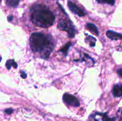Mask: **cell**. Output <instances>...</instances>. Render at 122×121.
<instances>
[{"mask_svg": "<svg viewBox=\"0 0 122 121\" xmlns=\"http://www.w3.org/2000/svg\"><path fill=\"white\" fill-rule=\"evenodd\" d=\"M30 45L32 51L39 52L43 58L48 59L54 47L51 36L42 33H34L30 37Z\"/></svg>", "mask_w": 122, "mask_h": 121, "instance_id": "6da1fadb", "label": "cell"}, {"mask_svg": "<svg viewBox=\"0 0 122 121\" xmlns=\"http://www.w3.org/2000/svg\"><path fill=\"white\" fill-rule=\"evenodd\" d=\"M31 21L38 26L47 28L53 24L55 15L45 6L35 5L32 8Z\"/></svg>", "mask_w": 122, "mask_h": 121, "instance_id": "7a4b0ae2", "label": "cell"}, {"mask_svg": "<svg viewBox=\"0 0 122 121\" xmlns=\"http://www.w3.org/2000/svg\"><path fill=\"white\" fill-rule=\"evenodd\" d=\"M57 27L58 29L67 32L69 37H73L76 33L73 24L69 20H60L58 21Z\"/></svg>", "mask_w": 122, "mask_h": 121, "instance_id": "3957f363", "label": "cell"}, {"mask_svg": "<svg viewBox=\"0 0 122 121\" xmlns=\"http://www.w3.org/2000/svg\"><path fill=\"white\" fill-rule=\"evenodd\" d=\"M63 99L64 103L72 106L78 107L80 106V102L79 100L75 96L69 94L68 93H64L63 96Z\"/></svg>", "mask_w": 122, "mask_h": 121, "instance_id": "277c9868", "label": "cell"}, {"mask_svg": "<svg viewBox=\"0 0 122 121\" xmlns=\"http://www.w3.org/2000/svg\"><path fill=\"white\" fill-rule=\"evenodd\" d=\"M67 5L70 10L71 11L72 13L76 14L80 17H83L85 15V13L83 11L82 9L81 8H79L75 3H73L71 1H68L67 2Z\"/></svg>", "mask_w": 122, "mask_h": 121, "instance_id": "5b68a950", "label": "cell"}, {"mask_svg": "<svg viewBox=\"0 0 122 121\" xmlns=\"http://www.w3.org/2000/svg\"><path fill=\"white\" fill-rule=\"evenodd\" d=\"M94 118L96 121H116L115 117H110L107 113H95Z\"/></svg>", "mask_w": 122, "mask_h": 121, "instance_id": "8992f818", "label": "cell"}, {"mask_svg": "<svg viewBox=\"0 0 122 121\" xmlns=\"http://www.w3.org/2000/svg\"><path fill=\"white\" fill-rule=\"evenodd\" d=\"M106 35L108 38L113 40H122V34L117 33L112 30H107L106 32Z\"/></svg>", "mask_w": 122, "mask_h": 121, "instance_id": "52a82bcc", "label": "cell"}, {"mask_svg": "<svg viewBox=\"0 0 122 121\" xmlns=\"http://www.w3.org/2000/svg\"><path fill=\"white\" fill-rule=\"evenodd\" d=\"M112 93L114 97H119L122 96V84H117L114 85Z\"/></svg>", "mask_w": 122, "mask_h": 121, "instance_id": "ba28073f", "label": "cell"}, {"mask_svg": "<svg viewBox=\"0 0 122 121\" xmlns=\"http://www.w3.org/2000/svg\"><path fill=\"white\" fill-rule=\"evenodd\" d=\"M86 28L88 30H89L91 32L92 34H95V35L98 36L99 34L98 30L97 27H96L95 25H94V24L92 23H88L86 25Z\"/></svg>", "mask_w": 122, "mask_h": 121, "instance_id": "9c48e42d", "label": "cell"}, {"mask_svg": "<svg viewBox=\"0 0 122 121\" xmlns=\"http://www.w3.org/2000/svg\"><path fill=\"white\" fill-rule=\"evenodd\" d=\"M20 0H7L6 4L11 7H17L20 2Z\"/></svg>", "mask_w": 122, "mask_h": 121, "instance_id": "30bf717a", "label": "cell"}, {"mask_svg": "<svg viewBox=\"0 0 122 121\" xmlns=\"http://www.w3.org/2000/svg\"><path fill=\"white\" fill-rule=\"evenodd\" d=\"M71 43L70 42L67 43L66 45H65V46H64L63 47H62L59 51L63 53V55H64V56H67V55L68 51H69V48H70V47L71 46Z\"/></svg>", "mask_w": 122, "mask_h": 121, "instance_id": "8fae6325", "label": "cell"}, {"mask_svg": "<svg viewBox=\"0 0 122 121\" xmlns=\"http://www.w3.org/2000/svg\"><path fill=\"white\" fill-rule=\"evenodd\" d=\"M6 67L8 70H10L11 66H13L15 68H17V63L14 61V60L12 59V60H7V62H6Z\"/></svg>", "mask_w": 122, "mask_h": 121, "instance_id": "7c38bea8", "label": "cell"}, {"mask_svg": "<svg viewBox=\"0 0 122 121\" xmlns=\"http://www.w3.org/2000/svg\"><path fill=\"white\" fill-rule=\"evenodd\" d=\"M86 41L89 42V46L91 47H94L95 45V42H96V39L94 37L89 36L86 39Z\"/></svg>", "mask_w": 122, "mask_h": 121, "instance_id": "4fadbf2b", "label": "cell"}, {"mask_svg": "<svg viewBox=\"0 0 122 121\" xmlns=\"http://www.w3.org/2000/svg\"><path fill=\"white\" fill-rule=\"evenodd\" d=\"M97 2L100 4H108L113 5L115 4V0H96Z\"/></svg>", "mask_w": 122, "mask_h": 121, "instance_id": "5bb4252c", "label": "cell"}, {"mask_svg": "<svg viewBox=\"0 0 122 121\" xmlns=\"http://www.w3.org/2000/svg\"><path fill=\"white\" fill-rule=\"evenodd\" d=\"M13 112V109H11V108H8V109H7L5 110V113L8 114V115H11Z\"/></svg>", "mask_w": 122, "mask_h": 121, "instance_id": "9a60e30c", "label": "cell"}, {"mask_svg": "<svg viewBox=\"0 0 122 121\" xmlns=\"http://www.w3.org/2000/svg\"><path fill=\"white\" fill-rule=\"evenodd\" d=\"M118 115L119 117V121H122V107L120 108L118 111Z\"/></svg>", "mask_w": 122, "mask_h": 121, "instance_id": "2e32d148", "label": "cell"}, {"mask_svg": "<svg viewBox=\"0 0 122 121\" xmlns=\"http://www.w3.org/2000/svg\"><path fill=\"white\" fill-rule=\"evenodd\" d=\"M21 77L23 78H26V77H27V75H26V74L25 73V72H22L21 73Z\"/></svg>", "mask_w": 122, "mask_h": 121, "instance_id": "e0dca14e", "label": "cell"}, {"mask_svg": "<svg viewBox=\"0 0 122 121\" xmlns=\"http://www.w3.org/2000/svg\"><path fill=\"white\" fill-rule=\"evenodd\" d=\"M117 73L119 74V75L120 76H121L122 77V68L121 69H119V70H118L117 71Z\"/></svg>", "mask_w": 122, "mask_h": 121, "instance_id": "ac0fdd59", "label": "cell"}, {"mask_svg": "<svg viewBox=\"0 0 122 121\" xmlns=\"http://www.w3.org/2000/svg\"><path fill=\"white\" fill-rule=\"evenodd\" d=\"M13 15H10V16L8 17V21H11L12 20H13Z\"/></svg>", "mask_w": 122, "mask_h": 121, "instance_id": "d6986e66", "label": "cell"}, {"mask_svg": "<svg viewBox=\"0 0 122 121\" xmlns=\"http://www.w3.org/2000/svg\"><path fill=\"white\" fill-rule=\"evenodd\" d=\"M1 60H2V57L0 56V62L1 61Z\"/></svg>", "mask_w": 122, "mask_h": 121, "instance_id": "ffe728a7", "label": "cell"}, {"mask_svg": "<svg viewBox=\"0 0 122 121\" xmlns=\"http://www.w3.org/2000/svg\"><path fill=\"white\" fill-rule=\"evenodd\" d=\"M1 1V0H0V1Z\"/></svg>", "mask_w": 122, "mask_h": 121, "instance_id": "44dd1931", "label": "cell"}]
</instances>
